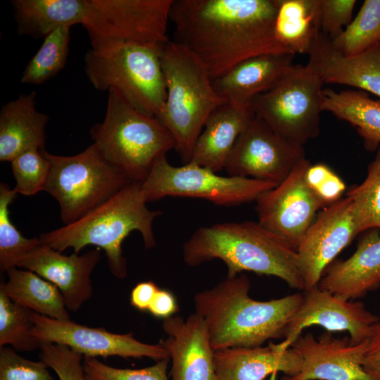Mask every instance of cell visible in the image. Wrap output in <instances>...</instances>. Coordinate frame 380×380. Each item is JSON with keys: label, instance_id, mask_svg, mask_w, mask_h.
<instances>
[{"label": "cell", "instance_id": "obj_11", "mask_svg": "<svg viewBox=\"0 0 380 380\" xmlns=\"http://www.w3.org/2000/svg\"><path fill=\"white\" fill-rule=\"evenodd\" d=\"M141 186L147 202L167 196L189 197L231 207L255 201L277 185L248 177L221 176L192 163L174 166L164 155L156 160Z\"/></svg>", "mask_w": 380, "mask_h": 380}, {"label": "cell", "instance_id": "obj_20", "mask_svg": "<svg viewBox=\"0 0 380 380\" xmlns=\"http://www.w3.org/2000/svg\"><path fill=\"white\" fill-rule=\"evenodd\" d=\"M294 54L267 53L244 60L212 80L224 102L250 108L259 94L275 85L293 66Z\"/></svg>", "mask_w": 380, "mask_h": 380}, {"label": "cell", "instance_id": "obj_19", "mask_svg": "<svg viewBox=\"0 0 380 380\" xmlns=\"http://www.w3.org/2000/svg\"><path fill=\"white\" fill-rule=\"evenodd\" d=\"M162 328L167 337L160 343L172 360V380H217L215 351L200 315L172 316L163 320Z\"/></svg>", "mask_w": 380, "mask_h": 380}, {"label": "cell", "instance_id": "obj_23", "mask_svg": "<svg viewBox=\"0 0 380 380\" xmlns=\"http://www.w3.org/2000/svg\"><path fill=\"white\" fill-rule=\"evenodd\" d=\"M217 380H263L281 372L293 376L300 370L302 360L296 350H282L279 343L267 346L236 347L215 351Z\"/></svg>", "mask_w": 380, "mask_h": 380}, {"label": "cell", "instance_id": "obj_25", "mask_svg": "<svg viewBox=\"0 0 380 380\" xmlns=\"http://www.w3.org/2000/svg\"><path fill=\"white\" fill-rule=\"evenodd\" d=\"M37 93L22 94L0 111V160L11 162L31 149H44L49 115L35 107Z\"/></svg>", "mask_w": 380, "mask_h": 380}, {"label": "cell", "instance_id": "obj_33", "mask_svg": "<svg viewBox=\"0 0 380 380\" xmlns=\"http://www.w3.org/2000/svg\"><path fill=\"white\" fill-rule=\"evenodd\" d=\"M32 310L12 301L0 289V346H11L20 351H32L39 348L33 336Z\"/></svg>", "mask_w": 380, "mask_h": 380}, {"label": "cell", "instance_id": "obj_5", "mask_svg": "<svg viewBox=\"0 0 380 380\" xmlns=\"http://www.w3.org/2000/svg\"><path fill=\"white\" fill-rule=\"evenodd\" d=\"M160 59L166 99L157 119L172 134L175 149L188 163L208 118L224 102L201 63L179 44L167 42Z\"/></svg>", "mask_w": 380, "mask_h": 380}, {"label": "cell", "instance_id": "obj_18", "mask_svg": "<svg viewBox=\"0 0 380 380\" xmlns=\"http://www.w3.org/2000/svg\"><path fill=\"white\" fill-rule=\"evenodd\" d=\"M101 259L99 248L82 255H63L41 243L26 255L17 267L32 271L54 284L66 308L77 311L93 295L91 273Z\"/></svg>", "mask_w": 380, "mask_h": 380}, {"label": "cell", "instance_id": "obj_37", "mask_svg": "<svg viewBox=\"0 0 380 380\" xmlns=\"http://www.w3.org/2000/svg\"><path fill=\"white\" fill-rule=\"evenodd\" d=\"M39 349V359L60 380H84L82 355L56 343H40Z\"/></svg>", "mask_w": 380, "mask_h": 380}, {"label": "cell", "instance_id": "obj_1", "mask_svg": "<svg viewBox=\"0 0 380 380\" xmlns=\"http://www.w3.org/2000/svg\"><path fill=\"white\" fill-rule=\"evenodd\" d=\"M277 8V0H174L173 42L213 80L251 57L290 53L276 38Z\"/></svg>", "mask_w": 380, "mask_h": 380}, {"label": "cell", "instance_id": "obj_40", "mask_svg": "<svg viewBox=\"0 0 380 380\" xmlns=\"http://www.w3.org/2000/svg\"><path fill=\"white\" fill-rule=\"evenodd\" d=\"M355 0H319L320 32L330 39L338 37L350 23Z\"/></svg>", "mask_w": 380, "mask_h": 380}, {"label": "cell", "instance_id": "obj_12", "mask_svg": "<svg viewBox=\"0 0 380 380\" xmlns=\"http://www.w3.org/2000/svg\"><path fill=\"white\" fill-rule=\"evenodd\" d=\"M305 158L303 147L287 141L255 116L238 137L224 169L229 176L278 185Z\"/></svg>", "mask_w": 380, "mask_h": 380}, {"label": "cell", "instance_id": "obj_9", "mask_svg": "<svg viewBox=\"0 0 380 380\" xmlns=\"http://www.w3.org/2000/svg\"><path fill=\"white\" fill-rule=\"evenodd\" d=\"M324 84L308 64L294 65L275 85L257 96L251 108L279 135L303 147L319 133Z\"/></svg>", "mask_w": 380, "mask_h": 380}, {"label": "cell", "instance_id": "obj_21", "mask_svg": "<svg viewBox=\"0 0 380 380\" xmlns=\"http://www.w3.org/2000/svg\"><path fill=\"white\" fill-rule=\"evenodd\" d=\"M308 65L325 84H338L369 91L380 98V44L353 56L336 51L320 32L308 53Z\"/></svg>", "mask_w": 380, "mask_h": 380}, {"label": "cell", "instance_id": "obj_15", "mask_svg": "<svg viewBox=\"0 0 380 380\" xmlns=\"http://www.w3.org/2000/svg\"><path fill=\"white\" fill-rule=\"evenodd\" d=\"M359 233L354 208L348 197L321 211L296 248L304 291L318 286L325 270Z\"/></svg>", "mask_w": 380, "mask_h": 380}, {"label": "cell", "instance_id": "obj_38", "mask_svg": "<svg viewBox=\"0 0 380 380\" xmlns=\"http://www.w3.org/2000/svg\"><path fill=\"white\" fill-rule=\"evenodd\" d=\"M0 380H55L42 360L32 361L17 354L15 349L0 348Z\"/></svg>", "mask_w": 380, "mask_h": 380}, {"label": "cell", "instance_id": "obj_3", "mask_svg": "<svg viewBox=\"0 0 380 380\" xmlns=\"http://www.w3.org/2000/svg\"><path fill=\"white\" fill-rule=\"evenodd\" d=\"M182 257L190 267L219 259L225 263L228 277L253 272L277 277L291 288L304 291L296 250L258 222L201 227L184 243Z\"/></svg>", "mask_w": 380, "mask_h": 380}, {"label": "cell", "instance_id": "obj_43", "mask_svg": "<svg viewBox=\"0 0 380 380\" xmlns=\"http://www.w3.org/2000/svg\"><path fill=\"white\" fill-rule=\"evenodd\" d=\"M158 290L157 285L151 281L137 284L130 294L131 305L139 310H148Z\"/></svg>", "mask_w": 380, "mask_h": 380}, {"label": "cell", "instance_id": "obj_28", "mask_svg": "<svg viewBox=\"0 0 380 380\" xmlns=\"http://www.w3.org/2000/svg\"><path fill=\"white\" fill-rule=\"evenodd\" d=\"M274 21L279 43L290 53L308 54L321 32L319 0H277Z\"/></svg>", "mask_w": 380, "mask_h": 380}, {"label": "cell", "instance_id": "obj_30", "mask_svg": "<svg viewBox=\"0 0 380 380\" xmlns=\"http://www.w3.org/2000/svg\"><path fill=\"white\" fill-rule=\"evenodd\" d=\"M330 42L345 56L359 54L380 44V0H365L355 18Z\"/></svg>", "mask_w": 380, "mask_h": 380}, {"label": "cell", "instance_id": "obj_24", "mask_svg": "<svg viewBox=\"0 0 380 380\" xmlns=\"http://www.w3.org/2000/svg\"><path fill=\"white\" fill-rule=\"evenodd\" d=\"M254 117L251 107L240 108L223 103L208 118L189 163L215 172L224 169L238 137Z\"/></svg>", "mask_w": 380, "mask_h": 380}, {"label": "cell", "instance_id": "obj_42", "mask_svg": "<svg viewBox=\"0 0 380 380\" xmlns=\"http://www.w3.org/2000/svg\"><path fill=\"white\" fill-rule=\"evenodd\" d=\"M179 310L173 293L159 289L156 293L148 311L154 317L166 319L172 317Z\"/></svg>", "mask_w": 380, "mask_h": 380}, {"label": "cell", "instance_id": "obj_14", "mask_svg": "<svg viewBox=\"0 0 380 380\" xmlns=\"http://www.w3.org/2000/svg\"><path fill=\"white\" fill-rule=\"evenodd\" d=\"M31 319L33 336L39 343L63 345L84 357H149L156 361L170 358L160 343L139 341L132 333L114 334L104 328H91L70 319H53L33 311Z\"/></svg>", "mask_w": 380, "mask_h": 380}, {"label": "cell", "instance_id": "obj_13", "mask_svg": "<svg viewBox=\"0 0 380 380\" xmlns=\"http://www.w3.org/2000/svg\"><path fill=\"white\" fill-rule=\"evenodd\" d=\"M310 163L305 158L280 184L255 200L258 222L296 250L324 205L305 181Z\"/></svg>", "mask_w": 380, "mask_h": 380}, {"label": "cell", "instance_id": "obj_22", "mask_svg": "<svg viewBox=\"0 0 380 380\" xmlns=\"http://www.w3.org/2000/svg\"><path fill=\"white\" fill-rule=\"evenodd\" d=\"M380 286V230L372 229L354 253L330 265L318 284L322 291L344 300L361 298Z\"/></svg>", "mask_w": 380, "mask_h": 380}, {"label": "cell", "instance_id": "obj_35", "mask_svg": "<svg viewBox=\"0 0 380 380\" xmlns=\"http://www.w3.org/2000/svg\"><path fill=\"white\" fill-rule=\"evenodd\" d=\"M17 194L33 196L44 191L50 171V163L41 149L27 151L11 161Z\"/></svg>", "mask_w": 380, "mask_h": 380}, {"label": "cell", "instance_id": "obj_10", "mask_svg": "<svg viewBox=\"0 0 380 380\" xmlns=\"http://www.w3.org/2000/svg\"><path fill=\"white\" fill-rule=\"evenodd\" d=\"M174 0H85L81 25L91 48L115 42L161 51L170 42L167 25Z\"/></svg>", "mask_w": 380, "mask_h": 380}, {"label": "cell", "instance_id": "obj_32", "mask_svg": "<svg viewBox=\"0 0 380 380\" xmlns=\"http://www.w3.org/2000/svg\"><path fill=\"white\" fill-rule=\"evenodd\" d=\"M14 189L6 183L0 184V269L6 272L17 267L19 262L41 244L39 238L23 236L10 218L9 205L17 196Z\"/></svg>", "mask_w": 380, "mask_h": 380}, {"label": "cell", "instance_id": "obj_17", "mask_svg": "<svg viewBox=\"0 0 380 380\" xmlns=\"http://www.w3.org/2000/svg\"><path fill=\"white\" fill-rule=\"evenodd\" d=\"M367 343L352 344L349 337L336 338L330 332L318 339L311 333L300 335L291 347L301 357L300 370L281 380H370L362 367Z\"/></svg>", "mask_w": 380, "mask_h": 380}, {"label": "cell", "instance_id": "obj_41", "mask_svg": "<svg viewBox=\"0 0 380 380\" xmlns=\"http://www.w3.org/2000/svg\"><path fill=\"white\" fill-rule=\"evenodd\" d=\"M362 367L370 380H380V318L372 327Z\"/></svg>", "mask_w": 380, "mask_h": 380}, {"label": "cell", "instance_id": "obj_2", "mask_svg": "<svg viewBox=\"0 0 380 380\" xmlns=\"http://www.w3.org/2000/svg\"><path fill=\"white\" fill-rule=\"evenodd\" d=\"M250 286L248 277L241 273L194 296L195 312L206 325L214 351L284 338L303 294L260 301L249 296Z\"/></svg>", "mask_w": 380, "mask_h": 380}, {"label": "cell", "instance_id": "obj_27", "mask_svg": "<svg viewBox=\"0 0 380 380\" xmlns=\"http://www.w3.org/2000/svg\"><path fill=\"white\" fill-rule=\"evenodd\" d=\"M6 274L8 280L1 284L0 289L12 301L46 317L70 319L63 296L54 284L20 267L11 268Z\"/></svg>", "mask_w": 380, "mask_h": 380}, {"label": "cell", "instance_id": "obj_16", "mask_svg": "<svg viewBox=\"0 0 380 380\" xmlns=\"http://www.w3.org/2000/svg\"><path fill=\"white\" fill-rule=\"evenodd\" d=\"M303 302L291 319L282 350L289 348L304 329L319 326L328 332L347 331L352 344L367 340L379 317L367 310L362 302L338 298L318 286L305 291Z\"/></svg>", "mask_w": 380, "mask_h": 380}, {"label": "cell", "instance_id": "obj_34", "mask_svg": "<svg viewBox=\"0 0 380 380\" xmlns=\"http://www.w3.org/2000/svg\"><path fill=\"white\" fill-rule=\"evenodd\" d=\"M352 202L360 233L380 230V150L368 166L364 181L346 192Z\"/></svg>", "mask_w": 380, "mask_h": 380}, {"label": "cell", "instance_id": "obj_4", "mask_svg": "<svg viewBox=\"0 0 380 380\" xmlns=\"http://www.w3.org/2000/svg\"><path fill=\"white\" fill-rule=\"evenodd\" d=\"M142 182H129L108 201L75 222L40 234V242L63 252L72 248L74 253L93 245L104 250L112 274L125 278L127 260L122 244L133 231L140 232L146 248L156 246L153 220L162 214L151 210L142 191Z\"/></svg>", "mask_w": 380, "mask_h": 380}, {"label": "cell", "instance_id": "obj_7", "mask_svg": "<svg viewBox=\"0 0 380 380\" xmlns=\"http://www.w3.org/2000/svg\"><path fill=\"white\" fill-rule=\"evenodd\" d=\"M160 52L126 42L91 48L84 57V71L97 90H115L133 108L157 119L166 99Z\"/></svg>", "mask_w": 380, "mask_h": 380}, {"label": "cell", "instance_id": "obj_8", "mask_svg": "<svg viewBox=\"0 0 380 380\" xmlns=\"http://www.w3.org/2000/svg\"><path fill=\"white\" fill-rule=\"evenodd\" d=\"M41 152L50 163L44 191L58 203L65 225L79 220L131 182L93 144L74 156L53 155L44 148Z\"/></svg>", "mask_w": 380, "mask_h": 380}, {"label": "cell", "instance_id": "obj_31", "mask_svg": "<svg viewBox=\"0 0 380 380\" xmlns=\"http://www.w3.org/2000/svg\"><path fill=\"white\" fill-rule=\"evenodd\" d=\"M70 27H61L44 42L26 65L20 82L40 84L55 77L65 65L69 52Z\"/></svg>", "mask_w": 380, "mask_h": 380}, {"label": "cell", "instance_id": "obj_26", "mask_svg": "<svg viewBox=\"0 0 380 380\" xmlns=\"http://www.w3.org/2000/svg\"><path fill=\"white\" fill-rule=\"evenodd\" d=\"M20 35L44 38L61 27L81 24L85 0H13Z\"/></svg>", "mask_w": 380, "mask_h": 380}, {"label": "cell", "instance_id": "obj_36", "mask_svg": "<svg viewBox=\"0 0 380 380\" xmlns=\"http://www.w3.org/2000/svg\"><path fill=\"white\" fill-rule=\"evenodd\" d=\"M170 358H165L142 369H120L109 366L96 357H84V380H168L167 370Z\"/></svg>", "mask_w": 380, "mask_h": 380}, {"label": "cell", "instance_id": "obj_6", "mask_svg": "<svg viewBox=\"0 0 380 380\" xmlns=\"http://www.w3.org/2000/svg\"><path fill=\"white\" fill-rule=\"evenodd\" d=\"M108 91L105 117L90 129L93 144L131 182H143L156 160L175 141L156 118L130 106L115 90Z\"/></svg>", "mask_w": 380, "mask_h": 380}, {"label": "cell", "instance_id": "obj_29", "mask_svg": "<svg viewBox=\"0 0 380 380\" xmlns=\"http://www.w3.org/2000/svg\"><path fill=\"white\" fill-rule=\"evenodd\" d=\"M322 108L355 127L367 150L380 145V101L362 91L324 89Z\"/></svg>", "mask_w": 380, "mask_h": 380}, {"label": "cell", "instance_id": "obj_39", "mask_svg": "<svg viewBox=\"0 0 380 380\" xmlns=\"http://www.w3.org/2000/svg\"><path fill=\"white\" fill-rule=\"evenodd\" d=\"M305 181L324 206L342 198L346 189L343 179L330 167L323 163H310L305 172Z\"/></svg>", "mask_w": 380, "mask_h": 380}]
</instances>
